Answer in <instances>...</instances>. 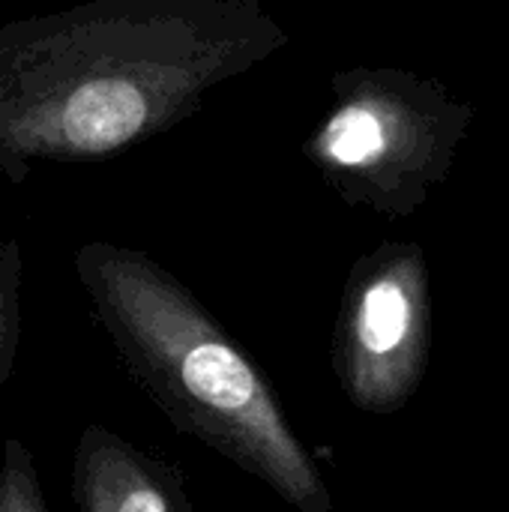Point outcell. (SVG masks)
<instances>
[{"label": "cell", "instance_id": "1", "mask_svg": "<svg viewBox=\"0 0 509 512\" xmlns=\"http://www.w3.org/2000/svg\"><path fill=\"white\" fill-rule=\"evenodd\" d=\"M288 45L258 0H87L0 24V174L111 159Z\"/></svg>", "mask_w": 509, "mask_h": 512}, {"label": "cell", "instance_id": "2", "mask_svg": "<svg viewBox=\"0 0 509 512\" xmlns=\"http://www.w3.org/2000/svg\"><path fill=\"white\" fill-rule=\"evenodd\" d=\"M75 279L132 381L174 429L225 456L297 512H333L315 456L240 342L150 255L90 240Z\"/></svg>", "mask_w": 509, "mask_h": 512}, {"label": "cell", "instance_id": "3", "mask_svg": "<svg viewBox=\"0 0 509 512\" xmlns=\"http://www.w3.org/2000/svg\"><path fill=\"white\" fill-rule=\"evenodd\" d=\"M333 105L303 141L306 159L351 207L414 216L441 186L474 123V105L438 78L396 66L336 72Z\"/></svg>", "mask_w": 509, "mask_h": 512}, {"label": "cell", "instance_id": "4", "mask_svg": "<svg viewBox=\"0 0 509 512\" xmlns=\"http://www.w3.org/2000/svg\"><path fill=\"white\" fill-rule=\"evenodd\" d=\"M432 339L429 264L417 243L390 240L357 258L333 333L336 378L360 411L393 414L423 381Z\"/></svg>", "mask_w": 509, "mask_h": 512}, {"label": "cell", "instance_id": "5", "mask_svg": "<svg viewBox=\"0 0 509 512\" xmlns=\"http://www.w3.org/2000/svg\"><path fill=\"white\" fill-rule=\"evenodd\" d=\"M72 501L78 512H192L186 477L174 462L99 423H87L75 441Z\"/></svg>", "mask_w": 509, "mask_h": 512}, {"label": "cell", "instance_id": "6", "mask_svg": "<svg viewBox=\"0 0 509 512\" xmlns=\"http://www.w3.org/2000/svg\"><path fill=\"white\" fill-rule=\"evenodd\" d=\"M21 282L24 258L12 237H0V390L9 381L21 342Z\"/></svg>", "mask_w": 509, "mask_h": 512}, {"label": "cell", "instance_id": "7", "mask_svg": "<svg viewBox=\"0 0 509 512\" xmlns=\"http://www.w3.org/2000/svg\"><path fill=\"white\" fill-rule=\"evenodd\" d=\"M0 512H48L27 444L9 438L0 453Z\"/></svg>", "mask_w": 509, "mask_h": 512}]
</instances>
